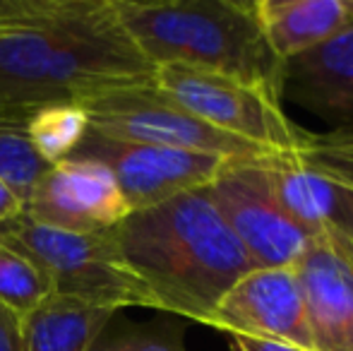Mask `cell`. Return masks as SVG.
I'll list each match as a JSON object with an SVG mask.
<instances>
[{
    "label": "cell",
    "instance_id": "6da1fadb",
    "mask_svg": "<svg viewBox=\"0 0 353 351\" xmlns=\"http://www.w3.org/2000/svg\"><path fill=\"white\" fill-rule=\"evenodd\" d=\"M154 72L113 0H37L0 27V106L82 103Z\"/></svg>",
    "mask_w": 353,
    "mask_h": 351
},
{
    "label": "cell",
    "instance_id": "7a4b0ae2",
    "mask_svg": "<svg viewBox=\"0 0 353 351\" xmlns=\"http://www.w3.org/2000/svg\"><path fill=\"white\" fill-rule=\"evenodd\" d=\"M113 234L154 310L202 325L221 296L255 267L205 188L132 212Z\"/></svg>",
    "mask_w": 353,
    "mask_h": 351
},
{
    "label": "cell",
    "instance_id": "3957f363",
    "mask_svg": "<svg viewBox=\"0 0 353 351\" xmlns=\"http://www.w3.org/2000/svg\"><path fill=\"white\" fill-rule=\"evenodd\" d=\"M154 68L188 66L262 87L281 99V66L262 37L255 0H113Z\"/></svg>",
    "mask_w": 353,
    "mask_h": 351
},
{
    "label": "cell",
    "instance_id": "277c9868",
    "mask_svg": "<svg viewBox=\"0 0 353 351\" xmlns=\"http://www.w3.org/2000/svg\"><path fill=\"white\" fill-rule=\"evenodd\" d=\"M0 243L34 260L51 279L53 296L118 313L154 308L147 289L125 265L116 234H79L39 224L19 214L0 224Z\"/></svg>",
    "mask_w": 353,
    "mask_h": 351
},
{
    "label": "cell",
    "instance_id": "5b68a950",
    "mask_svg": "<svg viewBox=\"0 0 353 351\" xmlns=\"http://www.w3.org/2000/svg\"><path fill=\"white\" fill-rule=\"evenodd\" d=\"M154 85L202 123L272 152H305L320 142L322 132L293 123L276 94L219 72L188 66H161Z\"/></svg>",
    "mask_w": 353,
    "mask_h": 351
},
{
    "label": "cell",
    "instance_id": "8992f818",
    "mask_svg": "<svg viewBox=\"0 0 353 351\" xmlns=\"http://www.w3.org/2000/svg\"><path fill=\"white\" fill-rule=\"evenodd\" d=\"M79 106L87 113L89 130L113 140L200 152L223 159H267L279 154L214 130L161 92L154 80L94 94Z\"/></svg>",
    "mask_w": 353,
    "mask_h": 351
},
{
    "label": "cell",
    "instance_id": "52a82bcc",
    "mask_svg": "<svg viewBox=\"0 0 353 351\" xmlns=\"http://www.w3.org/2000/svg\"><path fill=\"white\" fill-rule=\"evenodd\" d=\"M267 159H231L205 192L252 265L296 267L312 236L286 212Z\"/></svg>",
    "mask_w": 353,
    "mask_h": 351
},
{
    "label": "cell",
    "instance_id": "ba28073f",
    "mask_svg": "<svg viewBox=\"0 0 353 351\" xmlns=\"http://www.w3.org/2000/svg\"><path fill=\"white\" fill-rule=\"evenodd\" d=\"M267 166L286 212L310 236L353 241V128L322 132L305 152H279Z\"/></svg>",
    "mask_w": 353,
    "mask_h": 351
},
{
    "label": "cell",
    "instance_id": "9c48e42d",
    "mask_svg": "<svg viewBox=\"0 0 353 351\" xmlns=\"http://www.w3.org/2000/svg\"><path fill=\"white\" fill-rule=\"evenodd\" d=\"M72 157L106 166L116 178L130 214L157 207L183 192L202 190L231 161L200 152L113 140L94 130L84 135Z\"/></svg>",
    "mask_w": 353,
    "mask_h": 351
},
{
    "label": "cell",
    "instance_id": "30bf717a",
    "mask_svg": "<svg viewBox=\"0 0 353 351\" xmlns=\"http://www.w3.org/2000/svg\"><path fill=\"white\" fill-rule=\"evenodd\" d=\"M24 214L53 229L103 234L116 229L130 207L106 166L70 157L43 174L24 202Z\"/></svg>",
    "mask_w": 353,
    "mask_h": 351
},
{
    "label": "cell",
    "instance_id": "8fae6325",
    "mask_svg": "<svg viewBox=\"0 0 353 351\" xmlns=\"http://www.w3.org/2000/svg\"><path fill=\"white\" fill-rule=\"evenodd\" d=\"M207 328L228 337H267L310 349L296 267H252L221 296Z\"/></svg>",
    "mask_w": 353,
    "mask_h": 351
},
{
    "label": "cell",
    "instance_id": "7c38bea8",
    "mask_svg": "<svg viewBox=\"0 0 353 351\" xmlns=\"http://www.w3.org/2000/svg\"><path fill=\"white\" fill-rule=\"evenodd\" d=\"M312 351H353V241L312 236L296 263Z\"/></svg>",
    "mask_w": 353,
    "mask_h": 351
},
{
    "label": "cell",
    "instance_id": "4fadbf2b",
    "mask_svg": "<svg viewBox=\"0 0 353 351\" xmlns=\"http://www.w3.org/2000/svg\"><path fill=\"white\" fill-rule=\"evenodd\" d=\"M281 99L336 128H353V27L281 66Z\"/></svg>",
    "mask_w": 353,
    "mask_h": 351
},
{
    "label": "cell",
    "instance_id": "5bb4252c",
    "mask_svg": "<svg viewBox=\"0 0 353 351\" xmlns=\"http://www.w3.org/2000/svg\"><path fill=\"white\" fill-rule=\"evenodd\" d=\"M270 51L283 63L353 27V0H255Z\"/></svg>",
    "mask_w": 353,
    "mask_h": 351
},
{
    "label": "cell",
    "instance_id": "9a60e30c",
    "mask_svg": "<svg viewBox=\"0 0 353 351\" xmlns=\"http://www.w3.org/2000/svg\"><path fill=\"white\" fill-rule=\"evenodd\" d=\"M118 313L51 296L24 318L22 351H92V344Z\"/></svg>",
    "mask_w": 353,
    "mask_h": 351
},
{
    "label": "cell",
    "instance_id": "2e32d148",
    "mask_svg": "<svg viewBox=\"0 0 353 351\" xmlns=\"http://www.w3.org/2000/svg\"><path fill=\"white\" fill-rule=\"evenodd\" d=\"M32 111L24 106H0V181L8 183L22 202L29 200L37 183L51 169L27 137Z\"/></svg>",
    "mask_w": 353,
    "mask_h": 351
},
{
    "label": "cell",
    "instance_id": "e0dca14e",
    "mask_svg": "<svg viewBox=\"0 0 353 351\" xmlns=\"http://www.w3.org/2000/svg\"><path fill=\"white\" fill-rule=\"evenodd\" d=\"M89 132L87 113L79 103L37 106L27 121V137L46 164L70 159Z\"/></svg>",
    "mask_w": 353,
    "mask_h": 351
},
{
    "label": "cell",
    "instance_id": "ac0fdd59",
    "mask_svg": "<svg viewBox=\"0 0 353 351\" xmlns=\"http://www.w3.org/2000/svg\"><path fill=\"white\" fill-rule=\"evenodd\" d=\"M53 296L51 279L34 260L0 243V303L27 318Z\"/></svg>",
    "mask_w": 353,
    "mask_h": 351
},
{
    "label": "cell",
    "instance_id": "d6986e66",
    "mask_svg": "<svg viewBox=\"0 0 353 351\" xmlns=\"http://www.w3.org/2000/svg\"><path fill=\"white\" fill-rule=\"evenodd\" d=\"M113 318L92 344V351H188L183 328L173 320H157L144 325L118 320L116 325Z\"/></svg>",
    "mask_w": 353,
    "mask_h": 351
},
{
    "label": "cell",
    "instance_id": "ffe728a7",
    "mask_svg": "<svg viewBox=\"0 0 353 351\" xmlns=\"http://www.w3.org/2000/svg\"><path fill=\"white\" fill-rule=\"evenodd\" d=\"M24 318L0 303V351H22Z\"/></svg>",
    "mask_w": 353,
    "mask_h": 351
},
{
    "label": "cell",
    "instance_id": "44dd1931",
    "mask_svg": "<svg viewBox=\"0 0 353 351\" xmlns=\"http://www.w3.org/2000/svg\"><path fill=\"white\" fill-rule=\"evenodd\" d=\"M231 351H310L281 339L267 337H231Z\"/></svg>",
    "mask_w": 353,
    "mask_h": 351
},
{
    "label": "cell",
    "instance_id": "7402d4cb",
    "mask_svg": "<svg viewBox=\"0 0 353 351\" xmlns=\"http://www.w3.org/2000/svg\"><path fill=\"white\" fill-rule=\"evenodd\" d=\"M24 212V202L8 183L0 181V224L3 221H10L14 217H19Z\"/></svg>",
    "mask_w": 353,
    "mask_h": 351
},
{
    "label": "cell",
    "instance_id": "603a6c76",
    "mask_svg": "<svg viewBox=\"0 0 353 351\" xmlns=\"http://www.w3.org/2000/svg\"><path fill=\"white\" fill-rule=\"evenodd\" d=\"M34 5H37V0H0V27L12 22V19L22 17Z\"/></svg>",
    "mask_w": 353,
    "mask_h": 351
}]
</instances>
